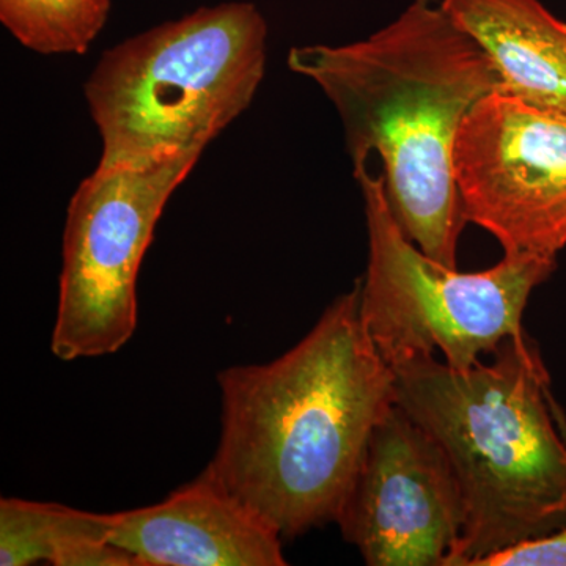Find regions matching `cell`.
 Masks as SVG:
<instances>
[{
    "mask_svg": "<svg viewBox=\"0 0 566 566\" xmlns=\"http://www.w3.org/2000/svg\"><path fill=\"white\" fill-rule=\"evenodd\" d=\"M218 382L221 436L205 471L283 539L335 523L371 431L395 405L360 281L281 357L226 368Z\"/></svg>",
    "mask_w": 566,
    "mask_h": 566,
    "instance_id": "1",
    "label": "cell"
},
{
    "mask_svg": "<svg viewBox=\"0 0 566 566\" xmlns=\"http://www.w3.org/2000/svg\"><path fill=\"white\" fill-rule=\"evenodd\" d=\"M289 69L308 77L344 123L353 167L382 164L387 199L406 237L457 268L465 223L453 150L465 115L501 88L485 50L442 0H412L368 39L293 48Z\"/></svg>",
    "mask_w": 566,
    "mask_h": 566,
    "instance_id": "2",
    "label": "cell"
},
{
    "mask_svg": "<svg viewBox=\"0 0 566 566\" xmlns=\"http://www.w3.org/2000/svg\"><path fill=\"white\" fill-rule=\"evenodd\" d=\"M457 370L434 354L390 364L395 403L444 450L464 527L449 566L566 524V416L538 345L524 331Z\"/></svg>",
    "mask_w": 566,
    "mask_h": 566,
    "instance_id": "3",
    "label": "cell"
},
{
    "mask_svg": "<svg viewBox=\"0 0 566 566\" xmlns=\"http://www.w3.org/2000/svg\"><path fill=\"white\" fill-rule=\"evenodd\" d=\"M266 36L253 3L230 2L104 52L84 87L103 139L98 169L147 167L205 150L259 91Z\"/></svg>",
    "mask_w": 566,
    "mask_h": 566,
    "instance_id": "4",
    "label": "cell"
},
{
    "mask_svg": "<svg viewBox=\"0 0 566 566\" xmlns=\"http://www.w3.org/2000/svg\"><path fill=\"white\" fill-rule=\"evenodd\" d=\"M354 166L364 197L368 264L360 279L365 326L387 364L439 352L465 370L523 334L536 286L556 271L553 256L505 253L480 273H460L420 251L395 219L382 174Z\"/></svg>",
    "mask_w": 566,
    "mask_h": 566,
    "instance_id": "5",
    "label": "cell"
},
{
    "mask_svg": "<svg viewBox=\"0 0 566 566\" xmlns=\"http://www.w3.org/2000/svg\"><path fill=\"white\" fill-rule=\"evenodd\" d=\"M203 150L147 167L98 169L69 205L51 349L61 360L109 356L137 326V275L156 223Z\"/></svg>",
    "mask_w": 566,
    "mask_h": 566,
    "instance_id": "6",
    "label": "cell"
},
{
    "mask_svg": "<svg viewBox=\"0 0 566 566\" xmlns=\"http://www.w3.org/2000/svg\"><path fill=\"white\" fill-rule=\"evenodd\" d=\"M453 177L465 222L504 253L557 259L566 248V117L488 93L461 123Z\"/></svg>",
    "mask_w": 566,
    "mask_h": 566,
    "instance_id": "7",
    "label": "cell"
},
{
    "mask_svg": "<svg viewBox=\"0 0 566 566\" xmlns=\"http://www.w3.org/2000/svg\"><path fill=\"white\" fill-rule=\"evenodd\" d=\"M370 566H449L464 527L444 450L397 403L376 423L337 521Z\"/></svg>",
    "mask_w": 566,
    "mask_h": 566,
    "instance_id": "8",
    "label": "cell"
},
{
    "mask_svg": "<svg viewBox=\"0 0 566 566\" xmlns=\"http://www.w3.org/2000/svg\"><path fill=\"white\" fill-rule=\"evenodd\" d=\"M111 542L139 566H283L282 535L207 471L161 502L111 513Z\"/></svg>",
    "mask_w": 566,
    "mask_h": 566,
    "instance_id": "9",
    "label": "cell"
},
{
    "mask_svg": "<svg viewBox=\"0 0 566 566\" xmlns=\"http://www.w3.org/2000/svg\"><path fill=\"white\" fill-rule=\"evenodd\" d=\"M485 50L501 91L566 117V24L538 0H442Z\"/></svg>",
    "mask_w": 566,
    "mask_h": 566,
    "instance_id": "10",
    "label": "cell"
},
{
    "mask_svg": "<svg viewBox=\"0 0 566 566\" xmlns=\"http://www.w3.org/2000/svg\"><path fill=\"white\" fill-rule=\"evenodd\" d=\"M139 566L111 542V513L3 497L0 501V565Z\"/></svg>",
    "mask_w": 566,
    "mask_h": 566,
    "instance_id": "11",
    "label": "cell"
},
{
    "mask_svg": "<svg viewBox=\"0 0 566 566\" xmlns=\"http://www.w3.org/2000/svg\"><path fill=\"white\" fill-rule=\"evenodd\" d=\"M109 10V0H0V21L40 54H84Z\"/></svg>",
    "mask_w": 566,
    "mask_h": 566,
    "instance_id": "12",
    "label": "cell"
},
{
    "mask_svg": "<svg viewBox=\"0 0 566 566\" xmlns=\"http://www.w3.org/2000/svg\"><path fill=\"white\" fill-rule=\"evenodd\" d=\"M475 566H566V524L551 534L491 554Z\"/></svg>",
    "mask_w": 566,
    "mask_h": 566,
    "instance_id": "13",
    "label": "cell"
}]
</instances>
